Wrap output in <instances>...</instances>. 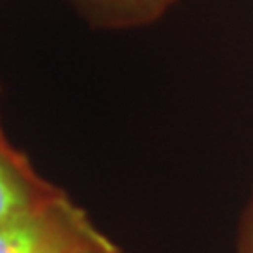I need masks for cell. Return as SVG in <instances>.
Returning <instances> with one entry per match:
<instances>
[{"instance_id": "4", "label": "cell", "mask_w": 253, "mask_h": 253, "mask_svg": "<svg viewBox=\"0 0 253 253\" xmlns=\"http://www.w3.org/2000/svg\"><path fill=\"white\" fill-rule=\"evenodd\" d=\"M238 253H253V203L244 219L242 235H240V248Z\"/></svg>"}, {"instance_id": "5", "label": "cell", "mask_w": 253, "mask_h": 253, "mask_svg": "<svg viewBox=\"0 0 253 253\" xmlns=\"http://www.w3.org/2000/svg\"><path fill=\"white\" fill-rule=\"evenodd\" d=\"M77 253H122V252H120V248H118L117 244H113L109 238H103L98 244L90 246V248H86V250H81V252H77Z\"/></svg>"}, {"instance_id": "3", "label": "cell", "mask_w": 253, "mask_h": 253, "mask_svg": "<svg viewBox=\"0 0 253 253\" xmlns=\"http://www.w3.org/2000/svg\"><path fill=\"white\" fill-rule=\"evenodd\" d=\"M94 11L117 21H150L165 11L172 0H79Z\"/></svg>"}, {"instance_id": "2", "label": "cell", "mask_w": 253, "mask_h": 253, "mask_svg": "<svg viewBox=\"0 0 253 253\" xmlns=\"http://www.w3.org/2000/svg\"><path fill=\"white\" fill-rule=\"evenodd\" d=\"M56 193L58 190L42 180L27 160L0 135V221L36 207Z\"/></svg>"}, {"instance_id": "1", "label": "cell", "mask_w": 253, "mask_h": 253, "mask_svg": "<svg viewBox=\"0 0 253 253\" xmlns=\"http://www.w3.org/2000/svg\"><path fill=\"white\" fill-rule=\"evenodd\" d=\"M107 236L62 191L0 221V253H77Z\"/></svg>"}]
</instances>
